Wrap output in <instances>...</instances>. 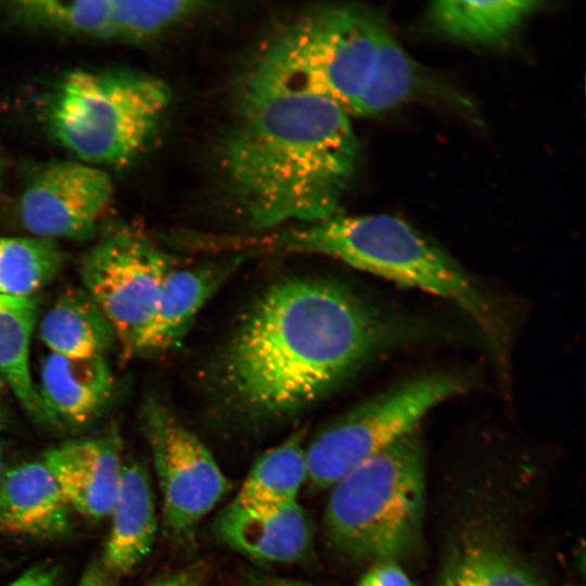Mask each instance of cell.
Returning a JSON list of instances; mask_svg holds the SVG:
<instances>
[{
    "instance_id": "5",
    "label": "cell",
    "mask_w": 586,
    "mask_h": 586,
    "mask_svg": "<svg viewBox=\"0 0 586 586\" xmlns=\"http://www.w3.org/2000/svg\"><path fill=\"white\" fill-rule=\"evenodd\" d=\"M169 100L167 86L145 74L75 69L51 93L46 122L80 162L122 166L143 150Z\"/></svg>"
},
{
    "instance_id": "25",
    "label": "cell",
    "mask_w": 586,
    "mask_h": 586,
    "mask_svg": "<svg viewBox=\"0 0 586 586\" xmlns=\"http://www.w3.org/2000/svg\"><path fill=\"white\" fill-rule=\"evenodd\" d=\"M194 2L112 0L110 38L142 39L189 13Z\"/></svg>"
},
{
    "instance_id": "18",
    "label": "cell",
    "mask_w": 586,
    "mask_h": 586,
    "mask_svg": "<svg viewBox=\"0 0 586 586\" xmlns=\"http://www.w3.org/2000/svg\"><path fill=\"white\" fill-rule=\"evenodd\" d=\"M39 335L50 353L69 358L104 356L116 342L113 326L84 289L59 296L42 317Z\"/></svg>"
},
{
    "instance_id": "11",
    "label": "cell",
    "mask_w": 586,
    "mask_h": 586,
    "mask_svg": "<svg viewBox=\"0 0 586 586\" xmlns=\"http://www.w3.org/2000/svg\"><path fill=\"white\" fill-rule=\"evenodd\" d=\"M41 461L73 511L93 521L110 515L124 466L117 434L64 442Z\"/></svg>"
},
{
    "instance_id": "12",
    "label": "cell",
    "mask_w": 586,
    "mask_h": 586,
    "mask_svg": "<svg viewBox=\"0 0 586 586\" xmlns=\"http://www.w3.org/2000/svg\"><path fill=\"white\" fill-rule=\"evenodd\" d=\"M215 533L245 556L278 563L303 560L314 542L311 519L298 500L252 508L230 502L217 517Z\"/></svg>"
},
{
    "instance_id": "14",
    "label": "cell",
    "mask_w": 586,
    "mask_h": 586,
    "mask_svg": "<svg viewBox=\"0 0 586 586\" xmlns=\"http://www.w3.org/2000/svg\"><path fill=\"white\" fill-rule=\"evenodd\" d=\"M111 531L101 563L114 576L131 573L151 552L157 533L155 498L146 468L124 463L110 512Z\"/></svg>"
},
{
    "instance_id": "23",
    "label": "cell",
    "mask_w": 586,
    "mask_h": 586,
    "mask_svg": "<svg viewBox=\"0 0 586 586\" xmlns=\"http://www.w3.org/2000/svg\"><path fill=\"white\" fill-rule=\"evenodd\" d=\"M418 81L415 62L383 27L369 79L348 112L367 117L384 113L411 97Z\"/></svg>"
},
{
    "instance_id": "9",
    "label": "cell",
    "mask_w": 586,
    "mask_h": 586,
    "mask_svg": "<svg viewBox=\"0 0 586 586\" xmlns=\"http://www.w3.org/2000/svg\"><path fill=\"white\" fill-rule=\"evenodd\" d=\"M142 417L167 533L189 549L200 522L227 493L228 481L209 449L168 408L150 400Z\"/></svg>"
},
{
    "instance_id": "30",
    "label": "cell",
    "mask_w": 586,
    "mask_h": 586,
    "mask_svg": "<svg viewBox=\"0 0 586 586\" xmlns=\"http://www.w3.org/2000/svg\"><path fill=\"white\" fill-rule=\"evenodd\" d=\"M264 586H314L307 583L294 582V581H277L268 583Z\"/></svg>"
},
{
    "instance_id": "3",
    "label": "cell",
    "mask_w": 586,
    "mask_h": 586,
    "mask_svg": "<svg viewBox=\"0 0 586 586\" xmlns=\"http://www.w3.org/2000/svg\"><path fill=\"white\" fill-rule=\"evenodd\" d=\"M270 244L289 252L333 257L440 296L467 314L499 359L506 355L509 328L498 305L454 258L400 218L335 214L290 230Z\"/></svg>"
},
{
    "instance_id": "13",
    "label": "cell",
    "mask_w": 586,
    "mask_h": 586,
    "mask_svg": "<svg viewBox=\"0 0 586 586\" xmlns=\"http://www.w3.org/2000/svg\"><path fill=\"white\" fill-rule=\"evenodd\" d=\"M72 511L41 460L4 470L0 482L1 532L56 538L69 531Z\"/></svg>"
},
{
    "instance_id": "7",
    "label": "cell",
    "mask_w": 586,
    "mask_h": 586,
    "mask_svg": "<svg viewBox=\"0 0 586 586\" xmlns=\"http://www.w3.org/2000/svg\"><path fill=\"white\" fill-rule=\"evenodd\" d=\"M467 381L430 373L390 388L320 430L306 446L307 481L331 488L348 473L416 430L434 407L457 396Z\"/></svg>"
},
{
    "instance_id": "1",
    "label": "cell",
    "mask_w": 586,
    "mask_h": 586,
    "mask_svg": "<svg viewBox=\"0 0 586 586\" xmlns=\"http://www.w3.org/2000/svg\"><path fill=\"white\" fill-rule=\"evenodd\" d=\"M409 332L343 284L282 280L259 297L226 347L221 388L247 417H282L321 398Z\"/></svg>"
},
{
    "instance_id": "20",
    "label": "cell",
    "mask_w": 586,
    "mask_h": 586,
    "mask_svg": "<svg viewBox=\"0 0 586 586\" xmlns=\"http://www.w3.org/2000/svg\"><path fill=\"white\" fill-rule=\"evenodd\" d=\"M540 4L527 0L435 1L430 5L429 17L449 38L491 44L507 39Z\"/></svg>"
},
{
    "instance_id": "29",
    "label": "cell",
    "mask_w": 586,
    "mask_h": 586,
    "mask_svg": "<svg viewBox=\"0 0 586 586\" xmlns=\"http://www.w3.org/2000/svg\"><path fill=\"white\" fill-rule=\"evenodd\" d=\"M115 577L100 562H92L84 571L77 586H116Z\"/></svg>"
},
{
    "instance_id": "16",
    "label": "cell",
    "mask_w": 586,
    "mask_h": 586,
    "mask_svg": "<svg viewBox=\"0 0 586 586\" xmlns=\"http://www.w3.org/2000/svg\"><path fill=\"white\" fill-rule=\"evenodd\" d=\"M235 266L233 262H219L183 269L171 267L138 354H158L176 346Z\"/></svg>"
},
{
    "instance_id": "31",
    "label": "cell",
    "mask_w": 586,
    "mask_h": 586,
    "mask_svg": "<svg viewBox=\"0 0 586 586\" xmlns=\"http://www.w3.org/2000/svg\"><path fill=\"white\" fill-rule=\"evenodd\" d=\"M3 472H4V468H3V453H2V448H1V445H0V482H1V477L3 475ZM1 532V530H0Z\"/></svg>"
},
{
    "instance_id": "10",
    "label": "cell",
    "mask_w": 586,
    "mask_h": 586,
    "mask_svg": "<svg viewBox=\"0 0 586 586\" xmlns=\"http://www.w3.org/2000/svg\"><path fill=\"white\" fill-rule=\"evenodd\" d=\"M113 193L111 177L101 167L80 161L54 162L25 187L20 219L33 237L86 240L95 232Z\"/></svg>"
},
{
    "instance_id": "2",
    "label": "cell",
    "mask_w": 586,
    "mask_h": 586,
    "mask_svg": "<svg viewBox=\"0 0 586 586\" xmlns=\"http://www.w3.org/2000/svg\"><path fill=\"white\" fill-rule=\"evenodd\" d=\"M358 148L339 103L244 88L221 144L225 190L256 227L317 222L336 214Z\"/></svg>"
},
{
    "instance_id": "21",
    "label": "cell",
    "mask_w": 586,
    "mask_h": 586,
    "mask_svg": "<svg viewBox=\"0 0 586 586\" xmlns=\"http://www.w3.org/2000/svg\"><path fill=\"white\" fill-rule=\"evenodd\" d=\"M307 477L304 432L298 431L255 461L231 504L252 508L297 501Z\"/></svg>"
},
{
    "instance_id": "24",
    "label": "cell",
    "mask_w": 586,
    "mask_h": 586,
    "mask_svg": "<svg viewBox=\"0 0 586 586\" xmlns=\"http://www.w3.org/2000/svg\"><path fill=\"white\" fill-rule=\"evenodd\" d=\"M10 11L29 26L110 38L112 0H27L12 2Z\"/></svg>"
},
{
    "instance_id": "28",
    "label": "cell",
    "mask_w": 586,
    "mask_h": 586,
    "mask_svg": "<svg viewBox=\"0 0 586 586\" xmlns=\"http://www.w3.org/2000/svg\"><path fill=\"white\" fill-rule=\"evenodd\" d=\"M60 572L55 565L37 564L7 586H58Z\"/></svg>"
},
{
    "instance_id": "6",
    "label": "cell",
    "mask_w": 586,
    "mask_h": 586,
    "mask_svg": "<svg viewBox=\"0 0 586 586\" xmlns=\"http://www.w3.org/2000/svg\"><path fill=\"white\" fill-rule=\"evenodd\" d=\"M383 27L352 7L308 14L266 44L244 88L321 97L348 111L369 79Z\"/></svg>"
},
{
    "instance_id": "33",
    "label": "cell",
    "mask_w": 586,
    "mask_h": 586,
    "mask_svg": "<svg viewBox=\"0 0 586 586\" xmlns=\"http://www.w3.org/2000/svg\"><path fill=\"white\" fill-rule=\"evenodd\" d=\"M1 382H2V379L0 377V395H1Z\"/></svg>"
},
{
    "instance_id": "27",
    "label": "cell",
    "mask_w": 586,
    "mask_h": 586,
    "mask_svg": "<svg viewBox=\"0 0 586 586\" xmlns=\"http://www.w3.org/2000/svg\"><path fill=\"white\" fill-rule=\"evenodd\" d=\"M208 576V564L196 561L176 572L157 577L148 586H205Z\"/></svg>"
},
{
    "instance_id": "22",
    "label": "cell",
    "mask_w": 586,
    "mask_h": 586,
    "mask_svg": "<svg viewBox=\"0 0 586 586\" xmlns=\"http://www.w3.org/2000/svg\"><path fill=\"white\" fill-rule=\"evenodd\" d=\"M64 264L65 254L54 240L0 235V294L31 297Z\"/></svg>"
},
{
    "instance_id": "8",
    "label": "cell",
    "mask_w": 586,
    "mask_h": 586,
    "mask_svg": "<svg viewBox=\"0 0 586 586\" xmlns=\"http://www.w3.org/2000/svg\"><path fill=\"white\" fill-rule=\"evenodd\" d=\"M171 267L150 241L123 229L104 234L80 260L84 290L113 326L123 357L138 354Z\"/></svg>"
},
{
    "instance_id": "17",
    "label": "cell",
    "mask_w": 586,
    "mask_h": 586,
    "mask_svg": "<svg viewBox=\"0 0 586 586\" xmlns=\"http://www.w3.org/2000/svg\"><path fill=\"white\" fill-rule=\"evenodd\" d=\"M435 586H545L535 569L498 533L475 530L448 553Z\"/></svg>"
},
{
    "instance_id": "15",
    "label": "cell",
    "mask_w": 586,
    "mask_h": 586,
    "mask_svg": "<svg viewBox=\"0 0 586 586\" xmlns=\"http://www.w3.org/2000/svg\"><path fill=\"white\" fill-rule=\"evenodd\" d=\"M113 386L104 356L69 358L50 353L41 367L38 393L51 423L82 425L105 407Z\"/></svg>"
},
{
    "instance_id": "19",
    "label": "cell",
    "mask_w": 586,
    "mask_h": 586,
    "mask_svg": "<svg viewBox=\"0 0 586 586\" xmlns=\"http://www.w3.org/2000/svg\"><path fill=\"white\" fill-rule=\"evenodd\" d=\"M37 300L0 294V377L35 421L51 423L29 369Z\"/></svg>"
},
{
    "instance_id": "4",
    "label": "cell",
    "mask_w": 586,
    "mask_h": 586,
    "mask_svg": "<svg viewBox=\"0 0 586 586\" xmlns=\"http://www.w3.org/2000/svg\"><path fill=\"white\" fill-rule=\"evenodd\" d=\"M323 517L328 544L357 562H397L420 547L425 458L416 430L331 488Z\"/></svg>"
},
{
    "instance_id": "26",
    "label": "cell",
    "mask_w": 586,
    "mask_h": 586,
    "mask_svg": "<svg viewBox=\"0 0 586 586\" xmlns=\"http://www.w3.org/2000/svg\"><path fill=\"white\" fill-rule=\"evenodd\" d=\"M356 586H413L412 581L397 562L371 564Z\"/></svg>"
},
{
    "instance_id": "32",
    "label": "cell",
    "mask_w": 586,
    "mask_h": 586,
    "mask_svg": "<svg viewBox=\"0 0 586 586\" xmlns=\"http://www.w3.org/2000/svg\"><path fill=\"white\" fill-rule=\"evenodd\" d=\"M1 173H2V164H1V161H0V178H1Z\"/></svg>"
}]
</instances>
